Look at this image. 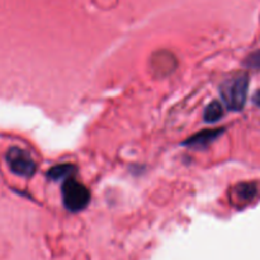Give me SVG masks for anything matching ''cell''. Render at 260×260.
<instances>
[{
	"label": "cell",
	"instance_id": "cell-1",
	"mask_svg": "<svg viewBox=\"0 0 260 260\" xmlns=\"http://www.w3.org/2000/svg\"><path fill=\"white\" fill-rule=\"evenodd\" d=\"M249 91V75L239 73L223 81L220 88L221 98L229 111L240 112L246 103Z\"/></svg>",
	"mask_w": 260,
	"mask_h": 260
},
{
	"label": "cell",
	"instance_id": "cell-2",
	"mask_svg": "<svg viewBox=\"0 0 260 260\" xmlns=\"http://www.w3.org/2000/svg\"><path fill=\"white\" fill-rule=\"evenodd\" d=\"M62 200L69 211L79 212L89 205L90 193L85 185L76 182L73 178H68L62 184Z\"/></svg>",
	"mask_w": 260,
	"mask_h": 260
},
{
	"label": "cell",
	"instance_id": "cell-3",
	"mask_svg": "<svg viewBox=\"0 0 260 260\" xmlns=\"http://www.w3.org/2000/svg\"><path fill=\"white\" fill-rule=\"evenodd\" d=\"M8 165L14 174L29 178L36 173V162L25 150L20 147H10L5 155Z\"/></svg>",
	"mask_w": 260,
	"mask_h": 260
},
{
	"label": "cell",
	"instance_id": "cell-4",
	"mask_svg": "<svg viewBox=\"0 0 260 260\" xmlns=\"http://www.w3.org/2000/svg\"><path fill=\"white\" fill-rule=\"evenodd\" d=\"M260 197V184L256 182H244L231 189V202L241 208L251 205Z\"/></svg>",
	"mask_w": 260,
	"mask_h": 260
},
{
	"label": "cell",
	"instance_id": "cell-5",
	"mask_svg": "<svg viewBox=\"0 0 260 260\" xmlns=\"http://www.w3.org/2000/svg\"><path fill=\"white\" fill-rule=\"evenodd\" d=\"M223 132L222 128H216V129H206V131L198 132L194 136L189 137L187 141L184 142V145L190 147H205L207 145L212 144L218 136H221Z\"/></svg>",
	"mask_w": 260,
	"mask_h": 260
},
{
	"label": "cell",
	"instance_id": "cell-6",
	"mask_svg": "<svg viewBox=\"0 0 260 260\" xmlns=\"http://www.w3.org/2000/svg\"><path fill=\"white\" fill-rule=\"evenodd\" d=\"M74 173H75V167L70 164H62L51 168L47 173V177L52 180H62L71 178Z\"/></svg>",
	"mask_w": 260,
	"mask_h": 260
},
{
	"label": "cell",
	"instance_id": "cell-7",
	"mask_svg": "<svg viewBox=\"0 0 260 260\" xmlns=\"http://www.w3.org/2000/svg\"><path fill=\"white\" fill-rule=\"evenodd\" d=\"M223 116V107L221 106L220 102H212L207 106L206 108L205 114V121L208 123H213V122H217L221 117Z\"/></svg>",
	"mask_w": 260,
	"mask_h": 260
},
{
	"label": "cell",
	"instance_id": "cell-8",
	"mask_svg": "<svg viewBox=\"0 0 260 260\" xmlns=\"http://www.w3.org/2000/svg\"><path fill=\"white\" fill-rule=\"evenodd\" d=\"M246 65L254 70H260V50L250 53L246 58Z\"/></svg>",
	"mask_w": 260,
	"mask_h": 260
},
{
	"label": "cell",
	"instance_id": "cell-9",
	"mask_svg": "<svg viewBox=\"0 0 260 260\" xmlns=\"http://www.w3.org/2000/svg\"><path fill=\"white\" fill-rule=\"evenodd\" d=\"M254 102H255L256 106L260 107V90L256 91L255 95H254Z\"/></svg>",
	"mask_w": 260,
	"mask_h": 260
}]
</instances>
